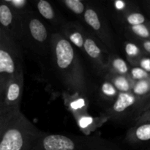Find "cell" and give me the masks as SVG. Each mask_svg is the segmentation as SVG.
Returning a JSON list of instances; mask_svg holds the SVG:
<instances>
[{"label":"cell","instance_id":"obj_24","mask_svg":"<svg viewBox=\"0 0 150 150\" xmlns=\"http://www.w3.org/2000/svg\"><path fill=\"white\" fill-rule=\"evenodd\" d=\"M60 2L67 10L79 17H81V19L88 4L87 1L82 0H62Z\"/></svg>","mask_w":150,"mask_h":150},{"label":"cell","instance_id":"obj_17","mask_svg":"<svg viewBox=\"0 0 150 150\" xmlns=\"http://www.w3.org/2000/svg\"><path fill=\"white\" fill-rule=\"evenodd\" d=\"M120 28L133 26L150 23V19L140 11L139 8L128 11L119 18L114 20Z\"/></svg>","mask_w":150,"mask_h":150},{"label":"cell","instance_id":"obj_18","mask_svg":"<svg viewBox=\"0 0 150 150\" xmlns=\"http://www.w3.org/2000/svg\"><path fill=\"white\" fill-rule=\"evenodd\" d=\"M101 78L106 79L112 83L116 89L121 93L131 92L135 82L129 77V76H122L108 71L104 73Z\"/></svg>","mask_w":150,"mask_h":150},{"label":"cell","instance_id":"obj_8","mask_svg":"<svg viewBox=\"0 0 150 150\" xmlns=\"http://www.w3.org/2000/svg\"><path fill=\"white\" fill-rule=\"evenodd\" d=\"M82 53L89 62L98 77H101L104 73H106L109 53L87 29Z\"/></svg>","mask_w":150,"mask_h":150},{"label":"cell","instance_id":"obj_30","mask_svg":"<svg viewBox=\"0 0 150 150\" xmlns=\"http://www.w3.org/2000/svg\"><path fill=\"white\" fill-rule=\"evenodd\" d=\"M146 122H150V106L144 111V112L142 113V114L136 119V120L134 122V125Z\"/></svg>","mask_w":150,"mask_h":150},{"label":"cell","instance_id":"obj_22","mask_svg":"<svg viewBox=\"0 0 150 150\" xmlns=\"http://www.w3.org/2000/svg\"><path fill=\"white\" fill-rule=\"evenodd\" d=\"M108 8L109 13H111L112 18L116 20L128 11L139 8V7L133 1L114 0V1L108 2Z\"/></svg>","mask_w":150,"mask_h":150},{"label":"cell","instance_id":"obj_9","mask_svg":"<svg viewBox=\"0 0 150 150\" xmlns=\"http://www.w3.org/2000/svg\"><path fill=\"white\" fill-rule=\"evenodd\" d=\"M23 83L24 77L23 72H22L8 82L3 92L0 105L10 111L20 109L23 97Z\"/></svg>","mask_w":150,"mask_h":150},{"label":"cell","instance_id":"obj_13","mask_svg":"<svg viewBox=\"0 0 150 150\" xmlns=\"http://www.w3.org/2000/svg\"><path fill=\"white\" fill-rule=\"evenodd\" d=\"M32 3L35 8L34 11L54 27L58 28L59 32L65 21L58 14L52 4L46 0H35Z\"/></svg>","mask_w":150,"mask_h":150},{"label":"cell","instance_id":"obj_25","mask_svg":"<svg viewBox=\"0 0 150 150\" xmlns=\"http://www.w3.org/2000/svg\"><path fill=\"white\" fill-rule=\"evenodd\" d=\"M129 77L133 81H139L149 79L150 73L145 71L139 66H130Z\"/></svg>","mask_w":150,"mask_h":150},{"label":"cell","instance_id":"obj_16","mask_svg":"<svg viewBox=\"0 0 150 150\" xmlns=\"http://www.w3.org/2000/svg\"><path fill=\"white\" fill-rule=\"evenodd\" d=\"M80 130L85 135H90L92 132L99 128L107 120L102 115L99 117H94L89 115V113L81 114L74 117Z\"/></svg>","mask_w":150,"mask_h":150},{"label":"cell","instance_id":"obj_20","mask_svg":"<svg viewBox=\"0 0 150 150\" xmlns=\"http://www.w3.org/2000/svg\"><path fill=\"white\" fill-rule=\"evenodd\" d=\"M126 61L130 66H137L140 59L145 55L139 45L131 40L127 39L123 43Z\"/></svg>","mask_w":150,"mask_h":150},{"label":"cell","instance_id":"obj_32","mask_svg":"<svg viewBox=\"0 0 150 150\" xmlns=\"http://www.w3.org/2000/svg\"><path fill=\"white\" fill-rule=\"evenodd\" d=\"M147 150H150V148H149V149H148Z\"/></svg>","mask_w":150,"mask_h":150},{"label":"cell","instance_id":"obj_1","mask_svg":"<svg viewBox=\"0 0 150 150\" xmlns=\"http://www.w3.org/2000/svg\"><path fill=\"white\" fill-rule=\"evenodd\" d=\"M49 57L57 78L65 88V92L89 98L93 83L85 71L77 50L60 32L51 35Z\"/></svg>","mask_w":150,"mask_h":150},{"label":"cell","instance_id":"obj_2","mask_svg":"<svg viewBox=\"0 0 150 150\" xmlns=\"http://www.w3.org/2000/svg\"><path fill=\"white\" fill-rule=\"evenodd\" d=\"M45 133L21 109L14 110L0 132V150H33L37 141Z\"/></svg>","mask_w":150,"mask_h":150},{"label":"cell","instance_id":"obj_21","mask_svg":"<svg viewBox=\"0 0 150 150\" xmlns=\"http://www.w3.org/2000/svg\"><path fill=\"white\" fill-rule=\"evenodd\" d=\"M125 37L128 39L150 40V23L120 28Z\"/></svg>","mask_w":150,"mask_h":150},{"label":"cell","instance_id":"obj_4","mask_svg":"<svg viewBox=\"0 0 150 150\" xmlns=\"http://www.w3.org/2000/svg\"><path fill=\"white\" fill-rule=\"evenodd\" d=\"M51 35L41 18L30 9L19 14L17 43L40 57L50 54Z\"/></svg>","mask_w":150,"mask_h":150},{"label":"cell","instance_id":"obj_15","mask_svg":"<svg viewBox=\"0 0 150 150\" xmlns=\"http://www.w3.org/2000/svg\"><path fill=\"white\" fill-rule=\"evenodd\" d=\"M125 141L131 144L150 142V122L134 125L127 130Z\"/></svg>","mask_w":150,"mask_h":150},{"label":"cell","instance_id":"obj_29","mask_svg":"<svg viewBox=\"0 0 150 150\" xmlns=\"http://www.w3.org/2000/svg\"><path fill=\"white\" fill-rule=\"evenodd\" d=\"M137 66L150 73V56L144 55L139 60Z\"/></svg>","mask_w":150,"mask_h":150},{"label":"cell","instance_id":"obj_27","mask_svg":"<svg viewBox=\"0 0 150 150\" xmlns=\"http://www.w3.org/2000/svg\"><path fill=\"white\" fill-rule=\"evenodd\" d=\"M13 111H14V110H13ZM13 111L7 109L1 105H0V132L4 127V125L7 122V120H8L9 117H10V114Z\"/></svg>","mask_w":150,"mask_h":150},{"label":"cell","instance_id":"obj_19","mask_svg":"<svg viewBox=\"0 0 150 150\" xmlns=\"http://www.w3.org/2000/svg\"><path fill=\"white\" fill-rule=\"evenodd\" d=\"M130 65L127 61L117 54L110 53L108 57L107 71L116 74L129 76Z\"/></svg>","mask_w":150,"mask_h":150},{"label":"cell","instance_id":"obj_31","mask_svg":"<svg viewBox=\"0 0 150 150\" xmlns=\"http://www.w3.org/2000/svg\"><path fill=\"white\" fill-rule=\"evenodd\" d=\"M142 4L144 11L146 12V14L148 15V18L150 19V0L143 1L142 2Z\"/></svg>","mask_w":150,"mask_h":150},{"label":"cell","instance_id":"obj_26","mask_svg":"<svg viewBox=\"0 0 150 150\" xmlns=\"http://www.w3.org/2000/svg\"><path fill=\"white\" fill-rule=\"evenodd\" d=\"M5 1L18 14L32 9L31 6H29V1L26 0H5Z\"/></svg>","mask_w":150,"mask_h":150},{"label":"cell","instance_id":"obj_6","mask_svg":"<svg viewBox=\"0 0 150 150\" xmlns=\"http://www.w3.org/2000/svg\"><path fill=\"white\" fill-rule=\"evenodd\" d=\"M81 20L84 23L83 26L102 43L109 54H117V45L114 33L100 6L92 1H88Z\"/></svg>","mask_w":150,"mask_h":150},{"label":"cell","instance_id":"obj_28","mask_svg":"<svg viewBox=\"0 0 150 150\" xmlns=\"http://www.w3.org/2000/svg\"><path fill=\"white\" fill-rule=\"evenodd\" d=\"M128 39V38H127ZM136 42L145 55L150 56V40H139V39H129Z\"/></svg>","mask_w":150,"mask_h":150},{"label":"cell","instance_id":"obj_14","mask_svg":"<svg viewBox=\"0 0 150 150\" xmlns=\"http://www.w3.org/2000/svg\"><path fill=\"white\" fill-rule=\"evenodd\" d=\"M63 99L64 105L74 117L88 113L89 98L79 94L64 92Z\"/></svg>","mask_w":150,"mask_h":150},{"label":"cell","instance_id":"obj_7","mask_svg":"<svg viewBox=\"0 0 150 150\" xmlns=\"http://www.w3.org/2000/svg\"><path fill=\"white\" fill-rule=\"evenodd\" d=\"M149 105L131 92H120L112 105L104 111L101 115L107 120L116 123H125L136 119L144 112Z\"/></svg>","mask_w":150,"mask_h":150},{"label":"cell","instance_id":"obj_10","mask_svg":"<svg viewBox=\"0 0 150 150\" xmlns=\"http://www.w3.org/2000/svg\"><path fill=\"white\" fill-rule=\"evenodd\" d=\"M19 29V14L5 0H0V31L17 42Z\"/></svg>","mask_w":150,"mask_h":150},{"label":"cell","instance_id":"obj_12","mask_svg":"<svg viewBox=\"0 0 150 150\" xmlns=\"http://www.w3.org/2000/svg\"><path fill=\"white\" fill-rule=\"evenodd\" d=\"M99 80L93 83L92 95L102 106L105 107V110L111 106L115 101L120 92L116 89L111 83L103 78L98 77Z\"/></svg>","mask_w":150,"mask_h":150},{"label":"cell","instance_id":"obj_5","mask_svg":"<svg viewBox=\"0 0 150 150\" xmlns=\"http://www.w3.org/2000/svg\"><path fill=\"white\" fill-rule=\"evenodd\" d=\"M22 72L23 57L20 46L0 31V101L8 82Z\"/></svg>","mask_w":150,"mask_h":150},{"label":"cell","instance_id":"obj_11","mask_svg":"<svg viewBox=\"0 0 150 150\" xmlns=\"http://www.w3.org/2000/svg\"><path fill=\"white\" fill-rule=\"evenodd\" d=\"M86 28L78 21H65L60 27L59 32L62 34L71 45L83 52Z\"/></svg>","mask_w":150,"mask_h":150},{"label":"cell","instance_id":"obj_3","mask_svg":"<svg viewBox=\"0 0 150 150\" xmlns=\"http://www.w3.org/2000/svg\"><path fill=\"white\" fill-rule=\"evenodd\" d=\"M33 150H123L115 142L100 135H64L45 133Z\"/></svg>","mask_w":150,"mask_h":150},{"label":"cell","instance_id":"obj_23","mask_svg":"<svg viewBox=\"0 0 150 150\" xmlns=\"http://www.w3.org/2000/svg\"><path fill=\"white\" fill-rule=\"evenodd\" d=\"M131 92L144 100L150 106V78L146 80L135 81Z\"/></svg>","mask_w":150,"mask_h":150}]
</instances>
